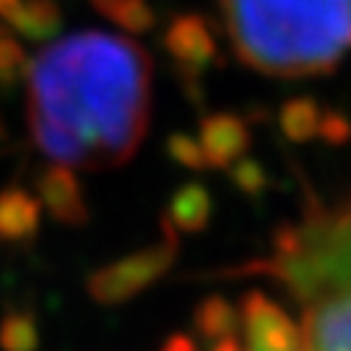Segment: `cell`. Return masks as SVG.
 I'll list each match as a JSON object with an SVG mask.
<instances>
[{"mask_svg":"<svg viewBox=\"0 0 351 351\" xmlns=\"http://www.w3.org/2000/svg\"><path fill=\"white\" fill-rule=\"evenodd\" d=\"M28 122L39 149L66 169L130 160L149 122V58L130 39L83 31L31 64Z\"/></svg>","mask_w":351,"mask_h":351,"instance_id":"1","label":"cell"},{"mask_svg":"<svg viewBox=\"0 0 351 351\" xmlns=\"http://www.w3.org/2000/svg\"><path fill=\"white\" fill-rule=\"evenodd\" d=\"M238 58L274 77H307L351 50V0H221Z\"/></svg>","mask_w":351,"mask_h":351,"instance_id":"2","label":"cell"},{"mask_svg":"<svg viewBox=\"0 0 351 351\" xmlns=\"http://www.w3.org/2000/svg\"><path fill=\"white\" fill-rule=\"evenodd\" d=\"M246 274L277 280L293 302L351 277V205L329 210L313 202L299 224L280 230L274 254L252 263Z\"/></svg>","mask_w":351,"mask_h":351,"instance_id":"3","label":"cell"},{"mask_svg":"<svg viewBox=\"0 0 351 351\" xmlns=\"http://www.w3.org/2000/svg\"><path fill=\"white\" fill-rule=\"evenodd\" d=\"M199 337H174L166 351H304L299 321L266 293L252 291L238 307L208 299L197 315Z\"/></svg>","mask_w":351,"mask_h":351,"instance_id":"4","label":"cell"},{"mask_svg":"<svg viewBox=\"0 0 351 351\" xmlns=\"http://www.w3.org/2000/svg\"><path fill=\"white\" fill-rule=\"evenodd\" d=\"M304 351H351V277L296 302Z\"/></svg>","mask_w":351,"mask_h":351,"instance_id":"5","label":"cell"},{"mask_svg":"<svg viewBox=\"0 0 351 351\" xmlns=\"http://www.w3.org/2000/svg\"><path fill=\"white\" fill-rule=\"evenodd\" d=\"M174 232L171 227L166 224V241L141 252V254H133L122 263H117V266L100 271L95 280H92V293L97 299H106V302H117V299H125L128 293L144 288L147 282H152L166 266L169 260L174 254Z\"/></svg>","mask_w":351,"mask_h":351,"instance_id":"6","label":"cell"},{"mask_svg":"<svg viewBox=\"0 0 351 351\" xmlns=\"http://www.w3.org/2000/svg\"><path fill=\"white\" fill-rule=\"evenodd\" d=\"M199 147L208 166H227L249 149V128L232 114H213L202 122Z\"/></svg>","mask_w":351,"mask_h":351,"instance_id":"7","label":"cell"},{"mask_svg":"<svg viewBox=\"0 0 351 351\" xmlns=\"http://www.w3.org/2000/svg\"><path fill=\"white\" fill-rule=\"evenodd\" d=\"M166 50L183 66H205L216 56V42L202 17H178L166 31Z\"/></svg>","mask_w":351,"mask_h":351,"instance_id":"8","label":"cell"},{"mask_svg":"<svg viewBox=\"0 0 351 351\" xmlns=\"http://www.w3.org/2000/svg\"><path fill=\"white\" fill-rule=\"evenodd\" d=\"M39 194L56 219H61L66 224H77L86 219V205H83L80 186L75 180L72 169H66V166L50 169L39 183Z\"/></svg>","mask_w":351,"mask_h":351,"instance_id":"9","label":"cell"},{"mask_svg":"<svg viewBox=\"0 0 351 351\" xmlns=\"http://www.w3.org/2000/svg\"><path fill=\"white\" fill-rule=\"evenodd\" d=\"M3 14L28 39H47L61 25V12L50 0H20V3L9 6Z\"/></svg>","mask_w":351,"mask_h":351,"instance_id":"10","label":"cell"},{"mask_svg":"<svg viewBox=\"0 0 351 351\" xmlns=\"http://www.w3.org/2000/svg\"><path fill=\"white\" fill-rule=\"evenodd\" d=\"M39 224V202L23 189H9L0 194V235L25 238Z\"/></svg>","mask_w":351,"mask_h":351,"instance_id":"11","label":"cell"},{"mask_svg":"<svg viewBox=\"0 0 351 351\" xmlns=\"http://www.w3.org/2000/svg\"><path fill=\"white\" fill-rule=\"evenodd\" d=\"M210 216V197L202 186H186L174 194L171 208H169V227H178V230H199L205 227Z\"/></svg>","mask_w":351,"mask_h":351,"instance_id":"12","label":"cell"},{"mask_svg":"<svg viewBox=\"0 0 351 351\" xmlns=\"http://www.w3.org/2000/svg\"><path fill=\"white\" fill-rule=\"evenodd\" d=\"M318 125H321V108L310 97H296L282 106L280 128L291 141H307L318 136Z\"/></svg>","mask_w":351,"mask_h":351,"instance_id":"13","label":"cell"},{"mask_svg":"<svg viewBox=\"0 0 351 351\" xmlns=\"http://www.w3.org/2000/svg\"><path fill=\"white\" fill-rule=\"evenodd\" d=\"M95 6L128 31H147L155 23V14L144 0H95Z\"/></svg>","mask_w":351,"mask_h":351,"instance_id":"14","label":"cell"},{"mask_svg":"<svg viewBox=\"0 0 351 351\" xmlns=\"http://www.w3.org/2000/svg\"><path fill=\"white\" fill-rule=\"evenodd\" d=\"M169 155L178 160V163L189 166V169H205L208 166L199 141L191 138V136H186V133H178V136L169 138Z\"/></svg>","mask_w":351,"mask_h":351,"instance_id":"15","label":"cell"},{"mask_svg":"<svg viewBox=\"0 0 351 351\" xmlns=\"http://www.w3.org/2000/svg\"><path fill=\"white\" fill-rule=\"evenodd\" d=\"M25 69H28V61H25L23 47L12 39H0V77H6L12 83Z\"/></svg>","mask_w":351,"mask_h":351,"instance_id":"16","label":"cell"},{"mask_svg":"<svg viewBox=\"0 0 351 351\" xmlns=\"http://www.w3.org/2000/svg\"><path fill=\"white\" fill-rule=\"evenodd\" d=\"M232 180H235V186L243 189L246 194H257L263 186H266V171H263L254 160L241 158V160L232 166Z\"/></svg>","mask_w":351,"mask_h":351,"instance_id":"17","label":"cell"},{"mask_svg":"<svg viewBox=\"0 0 351 351\" xmlns=\"http://www.w3.org/2000/svg\"><path fill=\"white\" fill-rule=\"evenodd\" d=\"M318 136L326 138L329 144H343L351 138V122L343 114H321V125H318Z\"/></svg>","mask_w":351,"mask_h":351,"instance_id":"18","label":"cell"},{"mask_svg":"<svg viewBox=\"0 0 351 351\" xmlns=\"http://www.w3.org/2000/svg\"><path fill=\"white\" fill-rule=\"evenodd\" d=\"M14 3H20V0H0V12H6V9L14 6Z\"/></svg>","mask_w":351,"mask_h":351,"instance_id":"19","label":"cell"}]
</instances>
